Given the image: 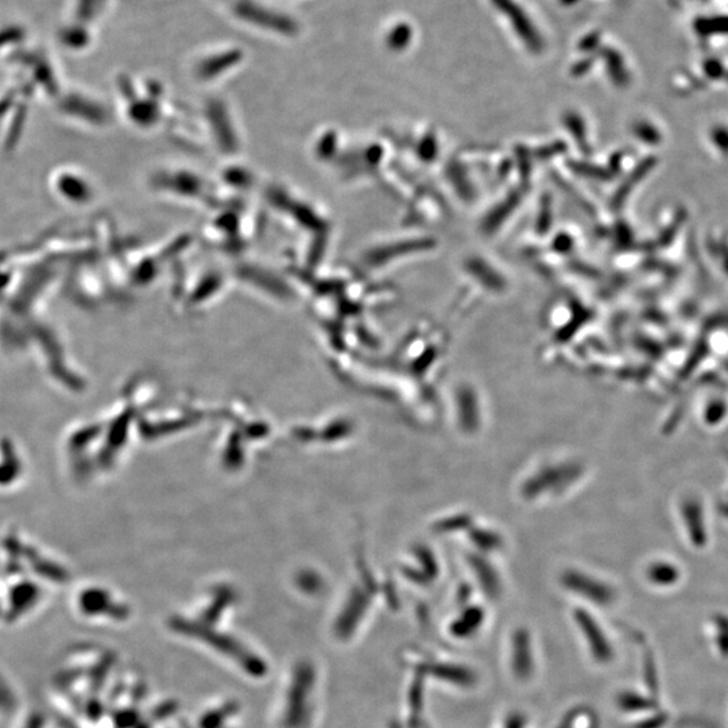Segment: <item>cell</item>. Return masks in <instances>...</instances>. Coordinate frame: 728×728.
<instances>
[{
    "label": "cell",
    "mask_w": 728,
    "mask_h": 728,
    "mask_svg": "<svg viewBox=\"0 0 728 728\" xmlns=\"http://www.w3.org/2000/svg\"><path fill=\"white\" fill-rule=\"evenodd\" d=\"M495 9L501 11L513 25L515 33L528 45L530 50L538 52L542 48V37L536 26L530 21L525 10L515 0H491Z\"/></svg>",
    "instance_id": "cell-1"
},
{
    "label": "cell",
    "mask_w": 728,
    "mask_h": 728,
    "mask_svg": "<svg viewBox=\"0 0 728 728\" xmlns=\"http://www.w3.org/2000/svg\"><path fill=\"white\" fill-rule=\"evenodd\" d=\"M410 38H412V30L405 23H401V25L396 26V29H393V32L390 33L389 41L391 46L397 48V46L408 44Z\"/></svg>",
    "instance_id": "cell-2"
}]
</instances>
